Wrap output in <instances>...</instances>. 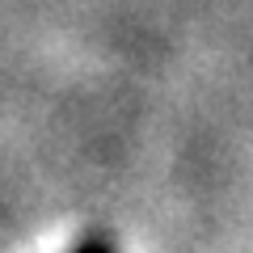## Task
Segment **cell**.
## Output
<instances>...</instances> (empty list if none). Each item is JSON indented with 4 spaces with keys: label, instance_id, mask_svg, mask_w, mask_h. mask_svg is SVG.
<instances>
[{
    "label": "cell",
    "instance_id": "1",
    "mask_svg": "<svg viewBox=\"0 0 253 253\" xmlns=\"http://www.w3.org/2000/svg\"><path fill=\"white\" fill-rule=\"evenodd\" d=\"M76 253H114V249H110V245L101 241V236H89V241H81V245H76Z\"/></svg>",
    "mask_w": 253,
    "mask_h": 253
}]
</instances>
